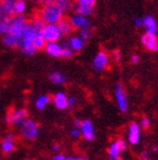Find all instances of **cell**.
<instances>
[{
    "label": "cell",
    "instance_id": "1",
    "mask_svg": "<svg viewBox=\"0 0 158 160\" xmlns=\"http://www.w3.org/2000/svg\"><path fill=\"white\" fill-rule=\"evenodd\" d=\"M36 15L45 24H58L64 17V14L59 9L55 3L48 5V6H41V8L37 10Z\"/></svg>",
    "mask_w": 158,
    "mask_h": 160
},
{
    "label": "cell",
    "instance_id": "2",
    "mask_svg": "<svg viewBox=\"0 0 158 160\" xmlns=\"http://www.w3.org/2000/svg\"><path fill=\"white\" fill-rule=\"evenodd\" d=\"M21 134L24 139L28 141H33L37 138L39 134V126L34 120L26 119L21 124Z\"/></svg>",
    "mask_w": 158,
    "mask_h": 160
},
{
    "label": "cell",
    "instance_id": "3",
    "mask_svg": "<svg viewBox=\"0 0 158 160\" xmlns=\"http://www.w3.org/2000/svg\"><path fill=\"white\" fill-rule=\"evenodd\" d=\"M96 0H76L73 5V10L76 14L82 16H89L93 12Z\"/></svg>",
    "mask_w": 158,
    "mask_h": 160
},
{
    "label": "cell",
    "instance_id": "4",
    "mask_svg": "<svg viewBox=\"0 0 158 160\" xmlns=\"http://www.w3.org/2000/svg\"><path fill=\"white\" fill-rule=\"evenodd\" d=\"M27 21L28 19L26 18L25 15H14L12 16L9 33L14 34V35H16L17 38H21L23 32H24V28H25V26H26Z\"/></svg>",
    "mask_w": 158,
    "mask_h": 160
},
{
    "label": "cell",
    "instance_id": "5",
    "mask_svg": "<svg viewBox=\"0 0 158 160\" xmlns=\"http://www.w3.org/2000/svg\"><path fill=\"white\" fill-rule=\"evenodd\" d=\"M41 34L46 42L50 41H59L61 39V33L57 24H45L41 30Z\"/></svg>",
    "mask_w": 158,
    "mask_h": 160
},
{
    "label": "cell",
    "instance_id": "6",
    "mask_svg": "<svg viewBox=\"0 0 158 160\" xmlns=\"http://www.w3.org/2000/svg\"><path fill=\"white\" fill-rule=\"evenodd\" d=\"M109 55L105 50H100L96 53L94 60H93V66L94 69L97 72H103L109 67Z\"/></svg>",
    "mask_w": 158,
    "mask_h": 160
},
{
    "label": "cell",
    "instance_id": "7",
    "mask_svg": "<svg viewBox=\"0 0 158 160\" xmlns=\"http://www.w3.org/2000/svg\"><path fill=\"white\" fill-rule=\"evenodd\" d=\"M114 93H115V99L120 110L122 112H127L128 111V99H127L124 88L122 86V84H116L115 88H114Z\"/></svg>",
    "mask_w": 158,
    "mask_h": 160
},
{
    "label": "cell",
    "instance_id": "8",
    "mask_svg": "<svg viewBox=\"0 0 158 160\" xmlns=\"http://www.w3.org/2000/svg\"><path fill=\"white\" fill-rule=\"evenodd\" d=\"M141 43L149 51H157L158 50V38L157 34L146 32L141 35Z\"/></svg>",
    "mask_w": 158,
    "mask_h": 160
},
{
    "label": "cell",
    "instance_id": "9",
    "mask_svg": "<svg viewBox=\"0 0 158 160\" xmlns=\"http://www.w3.org/2000/svg\"><path fill=\"white\" fill-rule=\"evenodd\" d=\"M12 16L9 15L6 10L3 9L1 1H0V34H6L9 33L10 31V25H12Z\"/></svg>",
    "mask_w": 158,
    "mask_h": 160
},
{
    "label": "cell",
    "instance_id": "10",
    "mask_svg": "<svg viewBox=\"0 0 158 160\" xmlns=\"http://www.w3.org/2000/svg\"><path fill=\"white\" fill-rule=\"evenodd\" d=\"M70 23L72 25L73 30H81L84 28H88L91 26V22L86 16L79 15V14H73L69 17Z\"/></svg>",
    "mask_w": 158,
    "mask_h": 160
},
{
    "label": "cell",
    "instance_id": "11",
    "mask_svg": "<svg viewBox=\"0 0 158 160\" xmlns=\"http://www.w3.org/2000/svg\"><path fill=\"white\" fill-rule=\"evenodd\" d=\"M44 50H45L46 53L50 55L51 57L59 58V57H61V55H62L63 47H62V44H60L58 41H50V42L45 43Z\"/></svg>",
    "mask_w": 158,
    "mask_h": 160
},
{
    "label": "cell",
    "instance_id": "12",
    "mask_svg": "<svg viewBox=\"0 0 158 160\" xmlns=\"http://www.w3.org/2000/svg\"><path fill=\"white\" fill-rule=\"evenodd\" d=\"M80 131H81V135L84 136L87 141H94L95 140L94 126H93V124H91V120L82 122L81 125H80Z\"/></svg>",
    "mask_w": 158,
    "mask_h": 160
},
{
    "label": "cell",
    "instance_id": "13",
    "mask_svg": "<svg viewBox=\"0 0 158 160\" xmlns=\"http://www.w3.org/2000/svg\"><path fill=\"white\" fill-rule=\"evenodd\" d=\"M129 142L132 145H136L140 141V127L137 123H131L129 126Z\"/></svg>",
    "mask_w": 158,
    "mask_h": 160
},
{
    "label": "cell",
    "instance_id": "14",
    "mask_svg": "<svg viewBox=\"0 0 158 160\" xmlns=\"http://www.w3.org/2000/svg\"><path fill=\"white\" fill-rule=\"evenodd\" d=\"M142 26L146 28V32L157 34L158 24H157V21L155 19V17H152V16H150V15L143 17L142 18Z\"/></svg>",
    "mask_w": 158,
    "mask_h": 160
},
{
    "label": "cell",
    "instance_id": "15",
    "mask_svg": "<svg viewBox=\"0 0 158 160\" xmlns=\"http://www.w3.org/2000/svg\"><path fill=\"white\" fill-rule=\"evenodd\" d=\"M57 25H58V28H59V30H60V33L62 37H69L70 34L72 33L73 28H72V25H71V23H70V19L68 18V17H63Z\"/></svg>",
    "mask_w": 158,
    "mask_h": 160
},
{
    "label": "cell",
    "instance_id": "16",
    "mask_svg": "<svg viewBox=\"0 0 158 160\" xmlns=\"http://www.w3.org/2000/svg\"><path fill=\"white\" fill-rule=\"evenodd\" d=\"M68 43H69V48L72 50L73 52H78L84 48L85 46V41L82 40L79 35H71L68 39Z\"/></svg>",
    "mask_w": 158,
    "mask_h": 160
},
{
    "label": "cell",
    "instance_id": "17",
    "mask_svg": "<svg viewBox=\"0 0 158 160\" xmlns=\"http://www.w3.org/2000/svg\"><path fill=\"white\" fill-rule=\"evenodd\" d=\"M53 103L58 109H67L68 108V97L64 92H58L55 93V96L53 97Z\"/></svg>",
    "mask_w": 158,
    "mask_h": 160
},
{
    "label": "cell",
    "instance_id": "18",
    "mask_svg": "<svg viewBox=\"0 0 158 160\" xmlns=\"http://www.w3.org/2000/svg\"><path fill=\"white\" fill-rule=\"evenodd\" d=\"M27 119V110L26 109H18L12 111V123L15 125H21L24 120Z\"/></svg>",
    "mask_w": 158,
    "mask_h": 160
},
{
    "label": "cell",
    "instance_id": "19",
    "mask_svg": "<svg viewBox=\"0 0 158 160\" xmlns=\"http://www.w3.org/2000/svg\"><path fill=\"white\" fill-rule=\"evenodd\" d=\"M55 5L64 15L68 12L73 10V5H75V0H55Z\"/></svg>",
    "mask_w": 158,
    "mask_h": 160
},
{
    "label": "cell",
    "instance_id": "20",
    "mask_svg": "<svg viewBox=\"0 0 158 160\" xmlns=\"http://www.w3.org/2000/svg\"><path fill=\"white\" fill-rule=\"evenodd\" d=\"M127 148V144L123 140H118V141L113 142L111 147L109 149V156H118L120 154V152H122L123 150H125Z\"/></svg>",
    "mask_w": 158,
    "mask_h": 160
},
{
    "label": "cell",
    "instance_id": "21",
    "mask_svg": "<svg viewBox=\"0 0 158 160\" xmlns=\"http://www.w3.org/2000/svg\"><path fill=\"white\" fill-rule=\"evenodd\" d=\"M2 42L8 48H17L19 42V38H17L16 35H14L12 33H6L3 34Z\"/></svg>",
    "mask_w": 158,
    "mask_h": 160
},
{
    "label": "cell",
    "instance_id": "22",
    "mask_svg": "<svg viewBox=\"0 0 158 160\" xmlns=\"http://www.w3.org/2000/svg\"><path fill=\"white\" fill-rule=\"evenodd\" d=\"M27 0H18L14 5V15H25L27 12Z\"/></svg>",
    "mask_w": 158,
    "mask_h": 160
},
{
    "label": "cell",
    "instance_id": "23",
    "mask_svg": "<svg viewBox=\"0 0 158 160\" xmlns=\"http://www.w3.org/2000/svg\"><path fill=\"white\" fill-rule=\"evenodd\" d=\"M1 150L5 153H10L15 150V143H14V138L12 135H8L1 143Z\"/></svg>",
    "mask_w": 158,
    "mask_h": 160
},
{
    "label": "cell",
    "instance_id": "24",
    "mask_svg": "<svg viewBox=\"0 0 158 160\" xmlns=\"http://www.w3.org/2000/svg\"><path fill=\"white\" fill-rule=\"evenodd\" d=\"M49 80L53 84H63L67 78L63 74H61L59 72H53L49 75Z\"/></svg>",
    "mask_w": 158,
    "mask_h": 160
},
{
    "label": "cell",
    "instance_id": "25",
    "mask_svg": "<svg viewBox=\"0 0 158 160\" xmlns=\"http://www.w3.org/2000/svg\"><path fill=\"white\" fill-rule=\"evenodd\" d=\"M50 102H51V97L44 94V96H41L37 98L36 102H35V106H36L37 109L42 110V109H44L46 106L49 105Z\"/></svg>",
    "mask_w": 158,
    "mask_h": 160
},
{
    "label": "cell",
    "instance_id": "26",
    "mask_svg": "<svg viewBox=\"0 0 158 160\" xmlns=\"http://www.w3.org/2000/svg\"><path fill=\"white\" fill-rule=\"evenodd\" d=\"M45 43H46V41L44 40V38L42 37V34L37 35V37L35 38V39H34V41H33L34 48L36 49V51L44 49V47H45Z\"/></svg>",
    "mask_w": 158,
    "mask_h": 160
},
{
    "label": "cell",
    "instance_id": "27",
    "mask_svg": "<svg viewBox=\"0 0 158 160\" xmlns=\"http://www.w3.org/2000/svg\"><path fill=\"white\" fill-rule=\"evenodd\" d=\"M1 5H2L3 9L6 10L9 15L14 16V5H15V1H12V0H1Z\"/></svg>",
    "mask_w": 158,
    "mask_h": 160
},
{
    "label": "cell",
    "instance_id": "28",
    "mask_svg": "<svg viewBox=\"0 0 158 160\" xmlns=\"http://www.w3.org/2000/svg\"><path fill=\"white\" fill-rule=\"evenodd\" d=\"M79 37L81 38L82 40L85 41H88L89 37H91V28H84L80 30V32H79Z\"/></svg>",
    "mask_w": 158,
    "mask_h": 160
},
{
    "label": "cell",
    "instance_id": "29",
    "mask_svg": "<svg viewBox=\"0 0 158 160\" xmlns=\"http://www.w3.org/2000/svg\"><path fill=\"white\" fill-rule=\"evenodd\" d=\"M72 56H73V51L70 49V48H63V50H62V55H61L62 58L69 59V58H71Z\"/></svg>",
    "mask_w": 158,
    "mask_h": 160
},
{
    "label": "cell",
    "instance_id": "30",
    "mask_svg": "<svg viewBox=\"0 0 158 160\" xmlns=\"http://www.w3.org/2000/svg\"><path fill=\"white\" fill-rule=\"evenodd\" d=\"M70 135L72 136V138H75V139H77V138H79V136L81 135V131L79 129V127H75V128L70 129Z\"/></svg>",
    "mask_w": 158,
    "mask_h": 160
},
{
    "label": "cell",
    "instance_id": "31",
    "mask_svg": "<svg viewBox=\"0 0 158 160\" xmlns=\"http://www.w3.org/2000/svg\"><path fill=\"white\" fill-rule=\"evenodd\" d=\"M149 124H150V122H149V118L146 117V116H143V117L141 118V126H142V128H148Z\"/></svg>",
    "mask_w": 158,
    "mask_h": 160
},
{
    "label": "cell",
    "instance_id": "32",
    "mask_svg": "<svg viewBox=\"0 0 158 160\" xmlns=\"http://www.w3.org/2000/svg\"><path fill=\"white\" fill-rule=\"evenodd\" d=\"M55 2V0H39L37 3H40L41 6H48V5H53Z\"/></svg>",
    "mask_w": 158,
    "mask_h": 160
},
{
    "label": "cell",
    "instance_id": "33",
    "mask_svg": "<svg viewBox=\"0 0 158 160\" xmlns=\"http://www.w3.org/2000/svg\"><path fill=\"white\" fill-rule=\"evenodd\" d=\"M133 24L136 28H142V18L139 17H134L133 18Z\"/></svg>",
    "mask_w": 158,
    "mask_h": 160
},
{
    "label": "cell",
    "instance_id": "34",
    "mask_svg": "<svg viewBox=\"0 0 158 160\" xmlns=\"http://www.w3.org/2000/svg\"><path fill=\"white\" fill-rule=\"evenodd\" d=\"M76 103V99L75 97H68V107L69 108H72Z\"/></svg>",
    "mask_w": 158,
    "mask_h": 160
},
{
    "label": "cell",
    "instance_id": "35",
    "mask_svg": "<svg viewBox=\"0 0 158 160\" xmlns=\"http://www.w3.org/2000/svg\"><path fill=\"white\" fill-rule=\"evenodd\" d=\"M140 62V58L138 55H132L131 56V62L132 64H138V62Z\"/></svg>",
    "mask_w": 158,
    "mask_h": 160
},
{
    "label": "cell",
    "instance_id": "36",
    "mask_svg": "<svg viewBox=\"0 0 158 160\" xmlns=\"http://www.w3.org/2000/svg\"><path fill=\"white\" fill-rule=\"evenodd\" d=\"M140 160H150L149 153L147 152V151H145V152H142V153H141V156H140Z\"/></svg>",
    "mask_w": 158,
    "mask_h": 160
},
{
    "label": "cell",
    "instance_id": "37",
    "mask_svg": "<svg viewBox=\"0 0 158 160\" xmlns=\"http://www.w3.org/2000/svg\"><path fill=\"white\" fill-rule=\"evenodd\" d=\"M53 160H68V158L66 157V156H63V154H57V156L53 158Z\"/></svg>",
    "mask_w": 158,
    "mask_h": 160
},
{
    "label": "cell",
    "instance_id": "38",
    "mask_svg": "<svg viewBox=\"0 0 158 160\" xmlns=\"http://www.w3.org/2000/svg\"><path fill=\"white\" fill-rule=\"evenodd\" d=\"M113 57H114V59H115L116 62H120V51L115 50V51L113 52Z\"/></svg>",
    "mask_w": 158,
    "mask_h": 160
},
{
    "label": "cell",
    "instance_id": "39",
    "mask_svg": "<svg viewBox=\"0 0 158 160\" xmlns=\"http://www.w3.org/2000/svg\"><path fill=\"white\" fill-rule=\"evenodd\" d=\"M109 160H123L120 156H109Z\"/></svg>",
    "mask_w": 158,
    "mask_h": 160
},
{
    "label": "cell",
    "instance_id": "40",
    "mask_svg": "<svg viewBox=\"0 0 158 160\" xmlns=\"http://www.w3.org/2000/svg\"><path fill=\"white\" fill-rule=\"evenodd\" d=\"M81 123H82V122L80 119H75V122H73V124H75V126H76V127H80Z\"/></svg>",
    "mask_w": 158,
    "mask_h": 160
},
{
    "label": "cell",
    "instance_id": "41",
    "mask_svg": "<svg viewBox=\"0 0 158 160\" xmlns=\"http://www.w3.org/2000/svg\"><path fill=\"white\" fill-rule=\"evenodd\" d=\"M53 150H55V151H59V150H60V145H58V144L53 145Z\"/></svg>",
    "mask_w": 158,
    "mask_h": 160
},
{
    "label": "cell",
    "instance_id": "42",
    "mask_svg": "<svg viewBox=\"0 0 158 160\" xmlns=\"http://www.w3.org/2000/svg\"><path fill=\"white\" fill-rule=\"evenodd\" d=\"M152 150H154V152H157V151H158V147H157V145H155V147L152 148Z\"/></svg>",
    "mask_w": 158,
    "mask_h": 160
},
{
    "label": "cell",
    "instance_id": "43",
    "mask_svg": "<svg viewBox=\"0 0 158 160\" xmlns=\"http://www.w3.org/2000/svg\"><path fill=\"white\" fill-rule=\"evenodd\" d=\"M76 160H89L87 158H76Z\"/></svg>",
    "mask_w": 158,
    "mask_h": 160
},
{
    "label": "cell",
    "instance_id": "44",
    "mask_svg": "<svg viewBox=\"0 0 158 160\" xmlns=\"http://www.w3.org/2000/svg\"><path fill=\"white\" fill-rule=\"evenodd\" d=\"M68 160H76V158H68Z\"/></svg>",
    "mask_w": 158,
    "mask_h": 160
},
{
    "label": "cell",
    "instance_id": "45",
    "mask_svg": "<svg viewBox=\"0 0 158 160\" xmlns=\"http://www.w3.org/2000/svg\"><path fill=\"white\" fill-rule=\"evenodd\" d=\"M30 1H33V2H37L39 0H30Z\"/></svg>",
    "mask_w": 158,
    "mask_h": 160
},
{
    "label": "cell",
    "instance_id": "46",
    "mask_svg": "<svg viewBox=\"0 0 158 160\" xmlns=\"http://www.w3.org/2000/svg\"><path fill=\"white\" fill-rule=\"evenodd\" d=\"M12 1H15V2H16V1H18V0H12Z\"/></svg>",
    "mask_w": 158,
    "mask_h": 160
},
{
    "label": "cell",
    "instance_id": "47",
    "mask_svg": "<svg viewBox=\"0 0 158 160\" xmlns=\"http://www.w3.org/2000/svg\"><path fill=\"white\" fill-rule=\"evenodd\" d=\"M0 1H1V0H0Z\"/></svg>",
    "mask_w": 158,
    "mask_h": 160
}]
</instances>
